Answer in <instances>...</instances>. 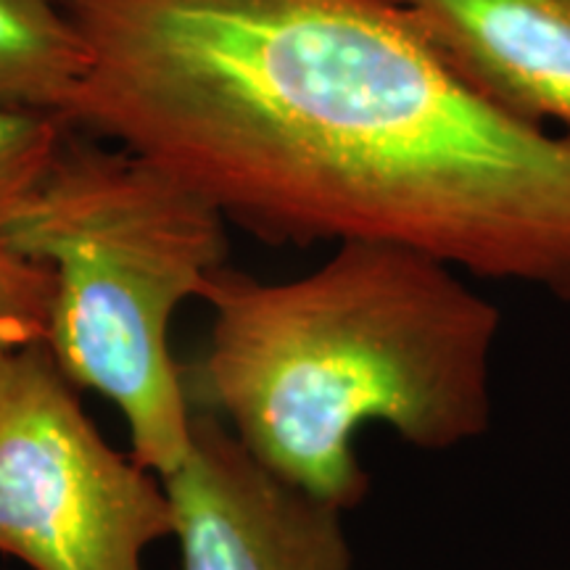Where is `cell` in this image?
<instances>
[{
  "instance_id": "obj_1",
  "label": "cell",
  "mask_w": 570,
  "mask_h": 570,
  "mask_svg": "<svg viewBox=\"0 0 570 570\" xmlns=\"http://www.w3.org/2000/svg\"><path fill=\"white\" fill-rule=\"evenodd\" d=\"M71 130L267 244H389L570 304V138L473 88L391 0H67Z\"/></svg>"
},
{
  "instance_id": "obj_2",
  "label": "cell",
  "mask_w": 570,
  "mask_h": 570,
  "mask_svg": "<svg viewBox=\"0 0 570 570\" xmlns=\"http://www.w3.org/2000/svg\"><path fill=\"white\" fill-rule=\"evenodd\" d=\"M202 302L209 341L183 367L194 410L217 415L283 481L354 510L370 491L356 436L386 425L449 452L491 425L502 315L462 273L389 244H338L294 281L219 267Z\"/></svg>"
},
{
  "instance_id": "obj_3",
  "label": "cell",
  "mask_w": 570,
  "mask_h": 570,
  "mask_svg": "<svg viewBox=\"0 0 570 570\" xmlns=\"http://www.w3.org/2000/svg\"><path fill=\"white\" fill-rule=\"evenodd\" d=\"M225 223L154 161L67 135L38 188L0 225L19 254L53 273L46 344L56 365L122 412L132 458L161 479L188 452L194 417L169 327L225 267Z\"/></svg>"
},
{
  "instance_id": "obj_4",
  "label": "cell",
  "mask_w": 570,
  "mask_h": 570,
  "mask_svg": "<svg viewBox=\"0 0 570 570\" xmlns=\"http://www.w3.org/2000/svg\"><path fill=\"white\" fill-rule=\"evenodd\" d=\"M167 537L161 475L101 436L46 341L0 360V552L32 570H146Z\"/></svg>"
},
{
  "instance_id": "obj_5",
  "label": "cell",
  "mask_w": 570,
  "mask_h": 570,
  "mask_svg": "<svg viewBox=\"0 0 570 570\" xmlns=\"http://www.w3.org/2000/svg\"><path fill=\"white\" fill-rule=\"evenodd\" d=\"M180 570H354L344 510L262 465L212 412L164 475Z\"/></svg>"
},
{
  "instance_id": "obj_6",
  "label": "cell",
  "mask_w": 570,
  "mask_h": 570,
  "mask_svg": "<svg viewBox=\"0 0 570 570\" xmlns=\"http://www.w3.org/2000/svg\"><path fill=\"white\" fill-rule=\"evenodd\" d=\"M499 109L570 138V0H391Z\"/></svg>"
},
{
  "instance_id": "obj_7",
  "label": "cell",
  "mask_w": 570,
  "mask_h": 570,
  "mask_svg": "<svg viewBox=\"0 0 570 570\" xmlns=\"http://www.w3.org/2000/svg\"><path fill=\"white\" fill-rule=\"evenodd\" d=\"M85 71L88 53L67 0H0V109L63 122Z\"/></svg>"
},
{
  "instance_id": "obj_8",
  "label": "cell",
  "mask_w": 570,
  "mask_h": 570,
  "mask_svg": "<svg viewBox=\"0 0 570 570\" xmlns=\"http://www.w3.org/2000/svg\"><path fill=\"white\" fill-rule=\"evenodd\" d=\"M69 130L48 114L0 109V225L38 188Z\"/></svg>"
},
{
  "instance_id": "obj_9",
  "label": "cell",
  "mask_w": 570,
  "mask_h": 570,
  "mask_svg": "<svg viewBox=\"0 0 570 570\" xmlns=\"http://www.w3.org/2000/svg\"><path fill=\"white\" fill-rule=\"evenodd\" d=\"M53 298L51 267L19 254L0 233V360L48 338Z\"/></svg>"
}]
</instances>
